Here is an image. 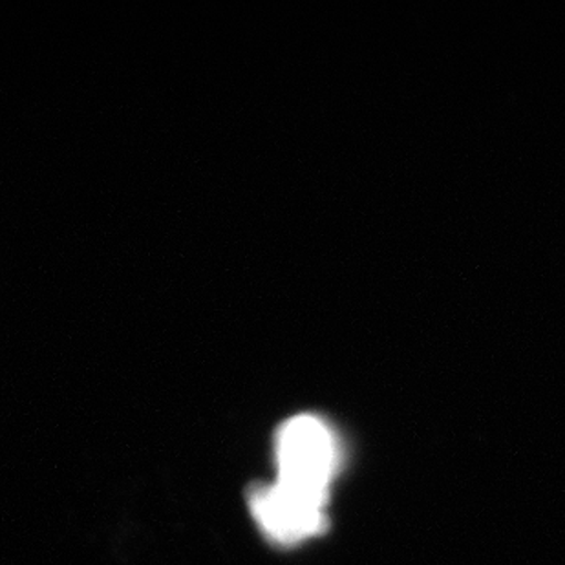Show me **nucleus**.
<instances>
[{
  "instance_id": "1",
  "label": "nucleus",
  "mask_w": 565,
  "mask_h": 565,
  "mask_svg": "<svg viewBox=\"0 0 565 565\" xmlns=\"http://www.w3.org/2000/svg\"><path fill=\"white\" fill-rule=\"evenodd\" d=\"M278 483L328 503L339 469L335 434L320 417L300 414L278 428L275 441Z\"/></svg>"
},
{
  "instance_id": "2",
  "label": "nucleus",
  "mask_w": 565,
  "mask_h": 565,
  "mask_svg": "<svg viewBox=\"0 0 565 565\" xmlns=\"http://www.w3.org/2000/svg\"><path fill=\"white\" fill-rule=\"evenodd\" d=\"M253 516L262 531L278 544H299L326 527V503L273 481L256 487L249 497Z\"/></svg>"
}]
</instances>
